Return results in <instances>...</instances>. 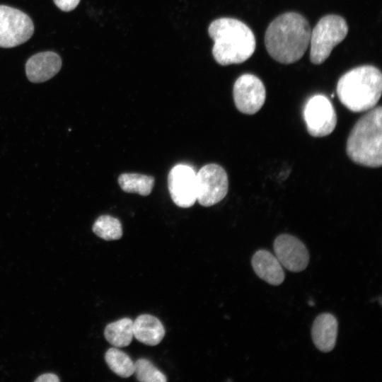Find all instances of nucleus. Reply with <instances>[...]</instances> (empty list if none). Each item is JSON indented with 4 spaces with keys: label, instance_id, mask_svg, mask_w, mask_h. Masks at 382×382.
I'll return each mask as SVG.
<instances>
[{
    "label": "nucleus",
    "instance_id": "0eeeda50",
    "mask_svg": "<svg viewBox=\"0 0 382 382\" xmlns=\"http://www.w3.org/2000/svg\"><path fill=\"white\" fill-rule=\"evenodd\" d=\"M34 33L32 19L24 12L0 5V47L11 48L28 41Z\"/></svg>",
    "mask_w": 382,
    "mask_h": 382
},
{
    "label": "nucleus",
    "instance_id": "ddd939ff",
    "mask_svg": "<svg viewBox=\"0 0 382 382\" xmlns=\"http://www.w3.org/2000/svg\"><path fill=\"white\" fill-rule=\"evenodd\" d=\"M337 329L338 322L333 314L318 315L311 328V337L316 348L323 352L332 351L336 344Z\"/></svg>",
    "mask_w": 382,
    "mask_h": 382
},
{
    "label": "nucleus",
    "instance_id": "9b49d317",
    "mask_svg": "<svg viewBox=\"0 0 382 382\" xmlns=\"http://www.w3.org/2000/svg\"><path fill=\"white\" fill-rule=\"evenodd\" d=\"M273 248L281 265L291 272H301L308 265V250L305 244L294 236L279 235L274 241Z\"/></svg>",
    "mask_w": 382,
    "mask_h": 382
},
{
    "label": "nucleus",
    "instance_id": "39448f33",
    "mask_svg": "<svg viewBox=\"0 0 382 382\" xmlns=\"http://www.w3.org/2000/svg\"><path fill=\"white\" fill-rule=\"evenodd\" d=\"M347 33L348 25L342 17L334 14L322 17L311 32V62L314 64L324 62Z\"/></svg>",
    "mask_w": 382,
    "mask_h": 382
},
{
    "label": "nucleus",
    "instance_id": "412c9836",
    "mask_svg": "<svg viewBox=\"0 0 382 382\" xmlns=\"http://www.w3.org/2000/svg\"><path fill=\"white\" fill-rule=\"evenodd\" d=\"M55 5L63 11H71L79 4L81 0H53Z\"/></svg>",
    "mask_w": 382,
    "mask_h": 382
},
{
    "label": "nucleus",
    "instance_id": "6e6552de",
    "mask_svg": "<svg viewBox=\"0 0 382 382\" xmlns=\"http://www.w3.org/2000/svg\"><path fill=\"white\" fill-rule=\"evenodd\" d=\"M307 131L314 137L330 134L337 125V115L330 100L323 95L311 97L303 108Z\"/></svg>",
    "mask_w": 382,
    "mask_h": 382
},
{
    "label": "nucleus",
    "instance_id": "a211bd4d",
    "mask_svg": "<svg viewBox=\"0 0 382 382\" xmlns=\"http://www.w3.org/2000/svg\"><path fill=\"white\" fill-rule=\"evenodd\" d=\"M105 360L109 368L120 377L128 378L134 372V362L117 347L108 349L105 354Z\"/></svg>",
    "mask_w": 382,
    "mask_h": 382
},
{
    "label": "nucleus",
    "instance_id": "20e7f679",
    "mask_svg": "<svg viewBox=\"0 0 382 382\" xmlns=\"http://www.w3.org/2000/svg\"><path fill=\"white\" fill-rule=\"evenodd\" d=\"M347 156L354 163L369 168L382 165V108H374L355 123L347 137Z\"/></svg>",
    "mask_w": 382,
    "mask_h": 382
},
{
    "label": "nucleus",
    "instance_id": "7ed1b4c3",
    "mask_svg": "<svg viewBox=\"0 0 382 382\" xmlns=\"http://www.w3.org/2000/svg\"><path fill=\"white\" fill-rule=\"evenodd\" d=\"M337 95L342 104L354 112L372 109L382 91V75L378 69L365 65L343 74L337 84Z\"/></svg>",
    "mask_w": 382,
    "mask_h": 382
},
{
    "label": "nucleus",
    "instance_id": "f257e3e1",
    "mask_svg": "<svg viewBox=\"0 0 382 382\" xmlns=\"http://www.w3.org/2000/svg\"><path fill=\"white\" fill-rule=\"evenodd\" d=\"M311 28L307 19L296 12L284 13L274 19L265 34L270 56L282 64L299 60L310 42Z\"/></svg>",
    "mask_w": 382,
    "mask_h": 382
},
{
    "label": "nucleus",
    "instance_id": "4468645a",
    "mask_svg": "<svg viewBox=\"0 0 382 382\" xmlns=\"http://www.w3.org/2000/svg\"><path fill=\"white\" fill-rule=\"evenodd\" d=\"M251 265L257 277L271 285L278 286L284 280L285 274L281 263L267 250H257L252 257Z\"/></svg>",
    "mask_w": 382,
    "mask_h": 382
},
{
    "label": "nucleus",
    "instance_id": "f8f14e48",
    "mask_svg": "<svg viewBox=\"0 0 382 382\" xmlns=\"http://www.w3.org/2000/svg\"><path fill=\"white\" fill-rule=\"evenodd\" d=\"M62 67L59 55L52 51L37 53L25 64L27 78L33 83H42L55 76Z\"/></svg>",
    "mask_w": 382,
    "mask_h": 382
},
{
    "label": "nucleus",
    "instance_id": "1a4fd4ad",
    "mask_svg": "<svg viewBox=\"0 0 382 382\" xmlns=\"http://www.w3.org/2000/svg\"><path fill=\"white\" fill-rule=\"evenodd\" d=\"M233 100L236 108L242 113L253 115L265 103L266 91L262 81L256 76L245 74L234 83Z\"/></svg>",
    "mask_w": 382,
    "mask_h": 382
},
{
    "label": "nucleus",
    "instance_id": "f03ea898",
    "mask_svg": "<svg viewBox=\"0 0 382 382\" xmlns=\"http://www.w3.org/2000/svg\"><path fill=\"white\" fill-rule=\"evenodd\" d=\"M208 33L214 40L213 57L221 65L243 63L255 52L256 41L253 31L238 19H216L210 23Z\"/></svg>",
    "mask_w": 382,
    "mask_h": 382
},
{
    "label": "nucleus",
    "instance_id": "6ab92c4d",
    "mask_svg": "<svg viewBox=\"0 0 382 382\" xmlns=\"http://www.w3.org/2000/svg\"><path fill=\"white\" fill-rule=\"evenodd\" d=\"M92 228L96 235L105 241L117 240L122 236V227L120 220L108 214L98 217Z\"/></svg>",
    "mask_w": 382,
    "mask_h": 382
},
{
    "label": "nucleus",
    "instance_id": "dca6fc26",
    "mask_svg": "<svg viewBox=\"0 0 382 382\" xmlns=\"http://www.w3.org/2000/svg\"><path fill=\"white\" fill-rule=\"evenodd\" d=\"M107 341L115 347L128 346L134 337L133 320L123 318L108 324L104 330Z\"/></svg>",
    "mask_w": 382,
    "mask_h": 382
},
{
    "label": "nucleus",
    "instance_id": "423d86ee",
    "mask_svg": "<svg viewBox=\"0 0 382 382\" xmlns=\"http://www.w3.org/2000/svg\"><path fill=\"white\" fill-rule=\"evenodd\" d=\"M228 190V175L221 166L209 163L196 173V197L202 206L217 204L226 197Z\"/></svg>",
    "mask_w": 382,
    "mask_h": 382
},
{
    "label": "nucleus",
    "instance_id": "9d476101",
    "mask_svg": "<svg viewBox=\"0 0 382 382\" xmlns=\"http://www.w3.org/2000/svg\"><path fill=\"white\" fill-rule=\"evenodd\" d=\"M168 187L173 202L178 207H192L197 201L195 170L185 164L175 166L168 175Z\"/></svg>",
    "mask_w": 382,
    "mask_h": 382
},
{
    "label": "nucleus",
    "instance_id": "aec40b11",
    "mask_svg": "<svg viewBox=\"0 0 382 382\" xmlns=\"http://www.w3.org/2000/svg\"><path fill=\"white\" fill-rule=\"evenodd\" d=\"M136 378L141 382H166V376L147 359L140 358L134 362Z\"/></svg>",
    "mask_w": 382,
    "mask_h": 382
},
{
    "label": "nucleus",
    "instance_id": "2eb2a0df",
    "mask_svg": "<svg viewBox=\"0 0 382 382\" xmlns=\"http://www.w3.org/2000/svg\"><path fill=\"white\" fill-rule=\"evenodd\" d=\"M165 332L162 323L152 315L141 314L133 321V335L144 345H157L163 340Z\"/></svg>",
    "mask_w": 382,
    "mask_h": 382
},
{
    "label": "nucleus",
    "instance_id": "4be33fe9",
    "mask_svg": "<svg viewBox=\"0 0 382 382\" xmlns=\"http://www.w3.org/2000/svg\"><path fill=\"white\" fill-rule=\"evenodd\" d=\"M35 382H58L59 378L58 376L52 373L43 374L39 376L35 380Z\"/></svg>",
    "mask_w": 382,
    "mask_h": 382
},
{
    "label": "nucleus",
    "instance_id": "f3484780",
    "mask_svg": "<svg viewBox=\"0 0 382 382\" xmlns=\"http://www.w3.org/2000/svg\"><path fill=\"white\" fill-rule=\"evenodd\" d=\"M154 183L153 176L139 173H122L118 178V184L124 192L141 196L151 192Z\"/></svg>",
    "mask_w": 382,
    "mask_h": 382
}]
</instances>
